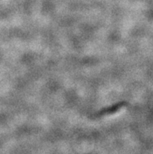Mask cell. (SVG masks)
<instances>
[{
  "instance_id": "cell-1",
  "label": "cell",
  "mask_w": 153,
  "mask_h": 154,
  "mask_svg": "<svg viewBox=\"0 0 153 154\" xmlns=\"http://www.w3.org/2000/svg\"><path fill=\"white\" fill-rule=\"evenodd\" d=\"M125 104V103L122 102V103H118L115 104L113 106H111L110 107H107L106 109H103L101 111V113H112L114 112L117 111L118 109H120L121 108V106Z\"/></svg>"
}]
</instances>
